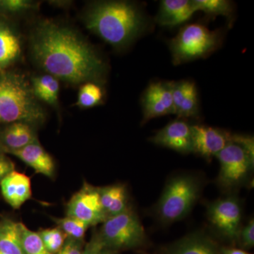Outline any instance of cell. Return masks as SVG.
Returning a JSON list of instances; mask_svg holds the SVG:
<instances>
[{
	"label": "cell",
	"mask_w": 254,
	"mask_h": 254,
	"mask_svg": "<svg viewBox=\"0 0 254 254\" xmlns=\"http://www.w3.org/2000/svg\"><path fill=\"white\" fill-rule=\"evenodd\" d=\"M162 254H221L220 247L203 232H194L162 248Z\"/></svg>",
	"instance_id": "obj_13"
},
{
	"label": "cell",
	"mask_w": 254,
	"mask_h": 254,
	"mask_svg": "<svg viewBox=\"0 0 254 254\" xmlns=\"http://www.w3.org/2000/svg\"><path fill=\"white\" fill-rule=\"evenodd\" d=\"M240 249L251 250L254 246V220L251 219L245 226L241 227L237 237V243Z\"/></svg>",
	"instance_id": "obj_29"
},
{
	"label": "cell",
	"mask_w": 254,
	"mask_h": 254,
	"mask_svg": "<svg viewBox=\"0 0 254 254\" xmlns=\"http://www.w3.org/2000/svg\"><path fill=\"white\" fill-rule=\"evenodd\" d=\"M98 233L104 248L108 250H134L148 243L144 227L131 208L108 217Z\"/></svg>",
	"instance_id": "obj_6"
},
{
	"label": "cell",
	"mask_w": 254,
	"mask_h": 254,
	"mask_svg": "<svg viewBox=\"0 0 254 254\" xmlns=\"http://www.w3.org/2000/svg\"><path fill=\"white\" fill-rule=\"evenodd\" d=\"M195 9L209 16H223L231 17L233 12L232 3L227 0H193Z\"/></svg>",
	"instance_id": "obj_24"
},
{
	"label": "cell",
	"mask_w": 254,
	"mask_h": 254,
	"mask_svg": "<svg viewBox=\"0 0 254 254\" xmlns=\"http://www.w3.org/2000/svg\"><path fill=\"white\" fill-rule=\"evenodd\" d=\"M220 43L218 32L198 23L187 25L170 41L173 63L180 64L205 58L218 48Z\"/></svg>",
	"instance_id": "obj_7"
},
{
	"label": "cell",
	"mask_w": 254,
	"mask_h": 254,
	"mask_svg": "<svg viewBox=\"0 0 254 254\" xmlns=\"http://www.w3.org/2000/svg\"><path fill=\"white\" fill-rule=\"evenodd\" d=\"M60 230L66 235L67 238L78 241H83L88 226L85 222L78 219L66 216L63 218H53Z\"/></svg>",
	"instance_id": "obj_25"
},
{
	"label": "cell",
	"mask_w": 254,
	"mask_h": 254,
	"mask_svg": "<svg viewBox=\"0 0 254 254\" xmlns=\"http://www.w3.org/2000/svg\"><path fill=\"white\" fill-rule=\"evenodd\" d=\"M174 114L180 118H195L199 113L198 92L193 82H173Z\"/></svg>",
	"instance_id": "obj_14"
},
{
	"label": "cell",
	"mask_w": 254,
	"mask_h": 254,
	"mask_svg": "<svg viewBox=\"0 0 254 254\" xmlns=\"http://www.w3.org/2000/svg\"><path fill=\"white\" fill-rule=\"evenodd\" d=\"M0 254H4L3 253V252H1V251H0Z\"/></svg>",
	"instance_id": "obj_37"
},
{
	"label": "cell",
	"mask_w": 254,
	"mask_h": 254,
	"mask_svg": "<svg viewBox=\"0 0 254 254\" xmlns=\"http://www.w3.org/2000/svg\"><path fill=\"white\" fill-rule=\"evenodd\" d=\"M220 168L218 186L230 190L247 181L254 170V138L242 135H232V140L216 155Z\"/></svg>",
	"instance_id": "obj_5"
},
{
	"label": "cell",
	"mask_w": 254,
	"mask_h": 254,
	"mask_svg": "<svg viewBox=\"0 0 254 254\" xmlns=\"http://www.w3.org/2000/svg\"><path fill=\"white\" fill-rule=\"evenodd\" d=\"M31 85L32 91L37 99L52 106L58 105L60 91L58 78L48 73L39 75L32 78Z\"/></svg>",
	"instance_id": "obj_22"
},
{
	"label": "cell",
	"mask_w": 254,
	"mask_h": 254,
	"mask_svg": "<svg viewBox=\"0 0 254 254\" xmlns=\"http://www.w3.org/2000/svg\"><path fill=\"white\" fill-rule=\"evenodd\" d=\"M138 253H139L140 254H150L147 253V252H144V251H139V252H138Z\"/></svg>",
	"instance_id": "obj_36"
},
{
	"label": "cell",
	"mask_w": 254,
	"mask_h": 254,
	"mask_svg": "<svg viewBox=\"0 0 254 254\" xmlns=\"http://www.w3.org/2000/svg\"><path fill=\"white\" fill-rule=\"evenodd\" d=\"M37 140L33 126L27 123L9 124L0 133V141L6 153L21 149Z\"/></svg>",
	"instance_id": "obj_18"
},
{
	"label": "cell",
	"mask_w": 254,
	"mask_h": 254,
	"mask_svg": "<svg viewBox=\"0 0 254 254\" xmlns=\"http://www.w3.org/2000/svg\"><path fill=\"white\" fill-rule=\"evenodd\" d=\"M36 9V4L28 0H0V12L5 14H19Z\"/></svg>",
	"instance_id": "obj_28"
},
{
	"label": "cell",
	"mask_w": 254,
	"mask_h": 254,
	"mask_svg": "<svg viewBox=\"0 0 254 254\" xmlns=\"http://www.w3.org/2000/svg\"><path fill=\"white\" fill-rule=\"evenodd\" d=\"M21 230L25 254H52L45 247L38 232L31 231L22 222Z\"/></svg>",
	"instance_id": "obj_26"
},
{
	"label": "cell",
	"mask_w": 254,
	"mask_h": 254,
	"mask_svg": "<svg viewBox=\"0 0 254 254\" xmlns=\"http://www.w3.org/2000/svg\"><path fill=\"white\" fill-rule=\"evenodd\" d=\"M195 11L193 1L163 0L160 2L156 21L160 26L173 27L186 22Z\"/></svg>",
	"instance_id": "obj_17"
},
{
	"label": "cell",
	"mask_w": 254,
	"mask_h": 254,
	"mask_svg": "<svg viewBox=\"0 0 254 254\" xmlns=\"http://www.w3.org/2000/svg\"><path fill=\"white\" fill-rule=\"evenodd\" d=\"M105 250L98 233H95L91 240L86 244L83 250L82 254H102Z\"/></svg>",
	"instance_id": "obj_31"
},
{
	"label": "cell",
	"mask_w": 254,
	"mask_h": 254,
	"mask_svg": "<svg viewBox=\"0 0 254 254\" xmlns=\"http://www.w3.org/2000/svg\"><path fill=\"white\" fill-rule=\"evenodd\" d=\"M104 92L100 84L88 82L82 85L78 91L77 104L82 108H91L100 105L103 100Z\"/></svg>",
	"instance_id": "obj_23"
},
{
	"label": "cell",
	"mask_w": 254,
	"mask_h": 254,
	"mask_svg": "<svg viewBox=\"0 0 254 254\" xmlns=\"http://www.w3.org/2000/svg\"><path fill=\"white\" fill-rule=\"evenodd\" d=\"M202 187L200 177L192 174H180L172 177L155 205L157 218L164 224L185 218L199 198Z\"/></svg>",
	"instance_id": "obj_4"
},
{
	"label": "cell",
	"mask_w": 254,
	"mask_h": 254,
	"mask_svg": "<svg viewBox=\"0 0 254 254\" xmlns=\"http://www.w3.org/2000/svg\"><path fill=\"white\" fill-rule=\"evenodd\" d=\"M13 170H14V163L4 153H0V182Z\"/></svg>",
	"instance_id": "obj_32"
},
{
	"label": "cell",
	"mask_w": 254,
	"mask_h": 254,
	"mask_svg": "<svg viewBox=\"0 0 254 254\" xmlns=\"http://www.w3.org/2000/svg\"><path fill=\"white\" fill-rule=\"evenodd\" d=\"M192 152L210 160L216 156L232 140V134L214 127L191 126Z\"/></svg>",
	"instance_id": "obj_11"
},
{
	"label": "cell",
	"mask_w": 254,
	"mask_h": 254,
	"mask_svg": "<svg viewBox=\"0 0 254 254\" xmlns=\"http://www.w3.org/2000/svg\"><path fill=\"white\" fill-rule=\"evenodd\" d=\"M45 247L52 254H56L62 248L67 237L59 227L43 229L38 232Z\"/></svg>",
	"instance_id": "obj_27"
},
{
	"label": "cell",
	"mask_w": 254,
	"mask_h": 254,
	"mask_svg": "<svg viewBox=\"0 0 254 254\" xmlns=\"http://www.w3.org/2000/svg\"><path fill=\"white\" fill-rule=\"evenodd\" d=\"M1 193L13 208L18 209L31 198V179L13 170L0 182Z\"/></svg>",
	"instance_id": "obj_15"
},
{
	"label": "cell",
	"mask_w": 254,
	"mask_h": 254,
	"mask_svg": "<svg viewBox=\"0 0 254 254\" xmlns=\"http://www.w3.org/2000/svg\"><path fill=\"white\" fill-rule=\"evenodd\" d=\"M19 158L21 161L33 168L37 173L53 178L55 174V163L51 155L40 144L38 140L27 146L7 152Z\"/></svg>",
	"instance_id": "obj_16"
},
{
	"label": "cell",
	"mask_w": 254,
	"mask_h": 254,
	"mask_svg": "<svg viewBox=\"0 0 254 254\" xmlns=\"http://www.w3.org/2000/svg\"><path fill=\"white\" fill-rule=\"evenodd\" d=\"M30 48L37 64L58 79L72 84L105 81L104 60L71 28L50 20L40 21L32 31Z\"/></svg>",
	"instance_id": "obj_1"
},
{
	"label": "cell",
	"mask_w": 254,
	"mask_h": 254,
	"mask_svg": "<svg viewBox=\"0 0 254 254\" xmlns=\"http://www.w3.org/2000/svg\"><path fill=\"white\" fill-rule=\"evenodd\" d=\"M155 144L166 147L181 153L192 152L191 126L182 120H176L150 138Z\"/></svg>",
	"instance_id": "obj_12"
},
{
	"label": "cell",
	"mask_w": 254,
	"mask_h": 254,
	"mask_svg": "<svg viewBox=\"0 0 254 254\" xmlns=\"http://www.w3.org/2000/svg\"><path fill=\"white\" fill-rule=\"evenodd\" d=\"M220 254H252L247 251L242 249H237L235 247H220Z\"/></svg>",
	"instance_id": "obj_33"
},
{
	"label": "cell",
	"mask_w": 254,
	"mask_h": 254,
	"mask_svg": "<svg viewBox=\"0 0 254 254\" xmlns=\"http://www.w3.org/2000/svg\"><path fill=\"white\" fill-rule=\"evenodd\" d=\"M207 218L219 237L232 245L237 243L242 220V205L237 195L229 194L208 204Z\"/></svg>",
	"instance_id": "obj_8"
},
{
	"label": "cell",
	"mask_w": 254,
	"mask_h": 254,
	"mask_svg": "<svg viewBox=\"0 0 254 254\" xmlns=\"http://www.w3.org/2000/svg\"><path fill=\"white\" fill-rule=\"evenodd\" d=\"M83 241L66 238L63 248L56 254H82L83 250Z\"/></svg>",
	"instance_id": "obj_30"
},
{
	"label": "cell",
	"mask_w": 254,
	"mask_h": 254,
	"mask_svg": "<svg viewBox=\"0 0 254 254\" xmlns=\"http://www.w3.org/2000/svg\"><path fill=\"white\" fill-rule=\"evenodd\" d=\"M21 53L19 38L6 21L0 19V71L11 66Z\"/></svg>",
	"instance_id": "obj_19"
},
{
	"label": "cell",
	"mask_w": 254,
	"mask_h": 254,
	"mask_svg": "<svg viewBox=\"0 0 254 254\" xmlns=\"http://www.w3.org/2000/svg\"><path fill=\"white\" fill-rule=\"evenodd\" d=\"M5 152V149L3 145L1 144V141H0V153H3Z\"/></svg>",
	"instance_id": "obj_34"
},
{
	"label": "cell",
	"mask_w": 254,
	"mask_h": 254,
	"mask_svg": "<svg viewBox=\"0 0 254 254\" xmlns=\"http://www.w3.org/2000/svg\"><path fill=\"white\" fill-rule=\"evenodd\" d=\"M173 81L150 83L142 98L143 123L153 118L174 114Z\"/></svg>",
	"instance_id": "obj_10"
},
{
	"label": "cell",
	"mask_w": 254,
	"mask_h": 254,
	"mask_svg": "<svg viewBox=\"0 0 254 254\" xmlns=\"http://www.w3.org/2000/svg\"><path fill=\"white\" fill-rule=\"evenodd\" d=\"M66 216L78 219L89 227L103 223L108 217L100 201L98 187L85 182L68 202Z\"/></svg>",
	"instance_id": "obj_9"
},
{
	"label": "cell",
	"mask_w": 254,
	"mask_h": 254,
	"mask_svg": "<svg viewBox=\"0 0 254 254\" xmlns=\"http://www.w3.org/2000/svg\"><path fill=\"white\" fill-rule=\"evenodd\" d=\"M0 251L4 254H25L21 222L9 218L0 220Z\"/></svg>",
	"instance_id": "obj_21"
},
{
	"label": "cell",
	"mask_w": 254,
	"mask_h": 254,
	"mask_svg": "<svg viewBox=\"0 0 254 254\" xmlns=\"http://www.w3.org/2000/svg\"><path fill=\"white\" fill-rule=\"evenodd\" d=\"M100 201L108 217L114 216L131 209L125 185L122 184L98 187Z\"/></svg>",
	"instance_id": "obj_20"
},
{
	"label": "cell",
	"mask_w": 254,
	"mask_h": 254,
	"mask_svg": "<svg viewBox=\"0 0 254 254\" xmlns=\"http://www.w3.org/2000/svg\"><path fill=\"white\" fill-rule=\"evenodd\" d=\"M46 116L23 75L0 71V124L24 123L34 127L44 123Z\"/></svg>",
	"instance_id": "obj_3"
},
{
	"label": "cell",
	"mask_w": 254,
	"mask_h": 254,
	"mask_svg": "<svg viewBox=\"0 0 254 254\" xmlns=\"http://www.w3.org/2000/svg\"><path fill=\"white\" fill-rule=\"evenodd\" d=\"M102 254H114L111 253V252H107V251L103 250V252H102Z\"/></svg>",
	"instance_id": "obj_35"
},
{
	"label": "cell",
	"mask_w": 254,
	"mask_h": 254,
	"mask_svg": "<svg viewBox=\"0 0 254 254\" xmlns=\"http://www.w3.org/2000/svg\"><path fill=\"white\" fill-rule=\"evenodd\" d=\"M85 26L115 48H123L139 36L145 26L141 11L131 2L103 1L93 3L83 16Z\"/></svg>",
	"instance_id": "obj_2"
}]
</instances>
